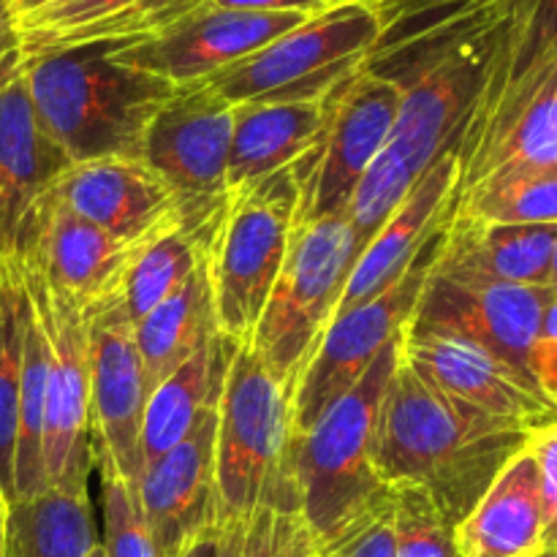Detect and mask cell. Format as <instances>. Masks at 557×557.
Here are the masks:
<instances>
[{
  "instance_id": "obj_34",
  "label": "cell",
  "mask_w": 557,
  "mask_h": 557,
  "mask_svg": "<svg viewBox=\"0 0 557 557\" xmlns=\"http://www.w3.org/2000/svg\"><path fill=\"white\" fill-rule=\"evenodd\" d=\"M223 522V557H310L313 533L299 511L253 509Z\"/></svg>"
},
{
  "instance_id": "obj_14",
  "label": "cell",
  "mask_w": 557,
  "mask_h": 557,
  "mask_svg": "<svg viewBox=\"0 0 557 557\" xmlns=\"http://www.w3.org/2000/svg\"><path fill=\"white\" fill-rule=\"evenodd\" d=\"M234 107L210 85L177 87L152 117L141 161L161 174L190 210H212L226 199Z\"/></svg>"
},
{
  "instance_id": "obj_7",
  "label": "cell",
  "mask_w": 557,
  "mask_h": 557,
  "mask_svg": "<svg viewBox=\"0 0 557 557\" xmlns=\"http://www.w3.org/2000/svg\"><path fill=\"white\" fill-rule=\"evenodd\" d=\"M299 205L297 172L283 169L226 194L210 245L218 335L250 346L286 259Z\"/></svg>"
},
{
  "instance_id": "obj_16",
  "label": "cell",
  "mask_w": 557,
  "mask_h": 557,
  "mask_svg": "<svg viewBox=\"0 0 557 557\" xmlns=\"http://www.w3.org/2000/svg\"><path fill=\"white\" fill-rule=\"evenodd\" d=\"M553 299L547 286L462 283L430 272L403 332L460 337L528 370L531 346Z\"/></svg>"
},
{
  "instance_id": "obj_51",
  "label": "cell",
  "mask_w": 557,
  "mask_h": 557,
  "mask_svg": "<svg viewBox=\"0 0 557 557\" xmlns=\"http://www.w3.org/2000/svg\"><path fill=\"white\" fill-rule=\"evenodd\" d=\"M539 557H557V553H555V549H549V553H544V555H539Z\"/></svg>"
},
{
  "instance_id": "obj_17",
  "label": "cell",
  "mask_w": 557,
  "mask_h": 557,
  "mask_svg": "<svg viewBox=\"0 0 557 557\" xmlns=\"http://www.w3.org/2000/svg\"><path fill=\"white\" fill-rule=\"evenodd\" d=\"M85 319L90 348V444L107 449L125 476L139 482L141 422L150 392L123 292L87 310Z\"/></svg>"
},
{
  "instance_id": "obj_30",
  "label": "cell",
  "mask_w": 557,
  "mask_h": 557,
  "mask_svg": "<svg viewBox=\"0 0 557 557\" xmlns=\"http://www.w3.org/2000/svg\"><path fill=\"white\" fill-rule=\"evenodd\" d=\"M27 297V294H25ZM47 335L38 324L27 299L25 341H22V379H20V428H16L14 493L16 500H27L47 490L44 479V413H47ZM14 500V504H16Z\"/></svg>"
},
{
  "instance_id": "obj_21",
  "label": "cell",
  "mask_w": 557,
  "mask_h": 557,
  "mask_svg": "<svg viewBox=\"0 0 557 557\" xmlns=\"http://www.w3.org/2000/svg\"><path fill=\"white\" fill-rule=\"evenodd\" d=\"M74 166L38 120L25 74L0 90V261H11L38 201Z\"/></svg>"
},
{
  "instance_id": "obj_40",
  "label": "cell",
  "mask_w": 557,
  "mask_h": 557,
  "mask_svg": "<svg viewBox=\"0 0 557 557\" xmlns=\"http://www.w3.org/2000/svg\"><path fill=\"white\" fill-rule=\"evenodd\" d=\"M525 446L536 460L547 547L557 553V419L542 424V428H533L528 433Z\"/></svg>"
},
{
  "instance_id": "obj_26",
  "label": "cell",
  "mask_w": 557,
  "mask_h": 557,
  "mask_svg": "<svg viewBox=\"0 0 557 557\" xmlns=\"http://www.w3.org/2000/svg\"><path fill=\"white\" fill-rule=\"evenodd\" d=\"M232 348L234 343L215 332L150 392L139 441L141 468L188 438L199 419L215 406Z\"/></svg>"
},
{
  "instance_id": "obj_45",
  "label": "cell",
  "mask_w": 557,
  "mask_h": 557,
  "mask_svg": "<svg viewBox=\"0 0 557 557\" xmlns=\"http://www.w3.org/2000/svg\"><path fill=\"white\" fill-rule=\"evenodd\" d=\"M5 528H9V504L0 490V557H5Z\"/></svg>"
},
{
  "instance_id": "obj_23",
  "label": "cell",
  "mask_w": 557,
  "mask_h": 557,
  "mask_svg": "<svg viewBox=\"0 0 557 557\" xmlns=\"http://www.w3.org/2000/svg\"><path fill=\"white\" fill-rule=\"evenodd\" d=\"M555 223H482L451 218L433 275L462 283L547 286Z\"/></svg>"
},
{
  "instance_id": "obj_15",
  "label": "cell",
  "mask_w": 557,
  "mask_h": 557,
  "mask_svg": "<svg viewBox=\"0 0 557 557\" xmlns=\"http://www.w3.org/2000/svg\"><path fill=\"white\" fill-rule=\"evenodd\" d=\"M315 14L302 11H237L201 3L147 41L114 52V60L161 76L172 85H199L250 58Z\"/></svg>"
},
{
  "instance_id": "obj_37",
  "label": "cell",
  "mask_w": 557,
  "mask_h": 557,
  "mask_svg": "<svg viewBox=\"0 0 557 557\" xmlns=\"http://www.w3.org/2000/svg\"><path fill=\"white\" fill-rule=\"evenodd\" d=\"M310 557H395V500L384 484L335 531L315 539Z\"/></svg>"
},
{
  "instance_id": "obj_2",
  "label": "cell",
  "mask_w": 557,
  "mask_h": 557,
  "mask_svg": "<svg viewBox=\"0 0 557 557\" xmlns=\"http://www.w3.org/2000/svg\"><path fill=\"white\" fill-rule=\"evenodd\" d=\"M528 433L525 424L446 395L400 357L381 417V482L419 484L457 528L525 446Z\"/></svg>"
},
{
  "instance_id": "obj_48",
  "label": "cell",
  "mask_w": 557,
  "mask_h": 557,
  "mask_svg": "<svg viewBox=\"0 0 557 557\" xmlns=\"http://www.w3.org/2000/svg\"><path fill=\"white\" fill-rule=\"evenodd\" d=\"M5 5H9V9L14 11V16H16V20H20V16H22V11H25V5H27V0H5Z\"/></svg>"
},
{
  "instance_id": "obj_50",
  "label": "cell",
  "mask_w": 557,
  "mask_h": 557,
  "mask_svg": "<svg viewBox=\"0 0 557 557\" xmlns=\"http://www.w3.org/2000/svg\"><path fill=\"white\" fill-rule=\"evenodd\" d=\"M326 5H343V3H357V0H324Z\"/></svg>"
},
{
  "instance_id": "obj_8",
  "label": "cell",
  "mask_w": 557,
  "mask_h": 557,
  "mask_svg": "<svg viewBox=\"0 0 557 557\" xmlns=\"http://www.w3.org/2000/svg\"><path fill=\"white\" fill-rule=\"evenodd\" d=\"M379 36L381 22L368 0L332 5L207 82L232 107L310 101L357 71Z\"/></svg>"
},
{
  "instance_id": "obj_39",
  "label": "cell",
  "mask_w": 557,
  "mask_h": 557,
  "mask_svg": "<svg viewBox=\"0 0 557 557\" xmlns=\"http://www.w3.org/2000/svg\"><path fill=\"white\" fill-rule=\"evenodd\" d=\"M141 3H147V0H52L44 9L16 20L20 22L25 60L58 41L65 33L76 30V27L92 25V22L107 20V16L120 14L125 9H136Z\"/></svg>"
},
{
  "instance_id": "obj_19",
  "label": "cell",
  "mask_w": 557,
  "mask_h": 557,
  "mask_svg": "<svg viewBox=\"0 0 557 557\" xmlns=\"http://www.w3.org/2000/svg\"><path fill=\"white\" fill-rule=\"evenodd\" d=\"M54 194L85 221L128 243L158 239L183 223L190 210L177 190L141 158H98L74 163ZM215 210V207H212Z\"/></svg>"
},
{
  "instance_id": "obj_1",
  "label": "cell",
  "mask_w": 557,
  "mask_h": 557,
  "mask_svg": "<svg viewBox=\"0 0 557 557\" xmlns=\"http://www.w3.org/2000/svg\"><path fill=\"white\" fill-rule=\"evenodd\" d=\"M515 5L419 33L364 58V69L400 87V107L386 145L348 207L362 248L413 185L441 158L460 150L509 36Z\"/></svg>"
},
{
  "instance_id": "obj_13",
  "label": "cell",
  "mask_w": 557,
  "mask_h": 557,
  "mask_svg": "<svg viewBox=\"0 0 557 557\" xmlns=\"http://www.w3.org/2000/svg\"><path fill=\"white\" fill-rule=\"evenodd\" d=\"M156 239L128 243L63 205L54 188L38 201L11 261L30 264L44 281L71 299L82 313L123 292L141 250Z\"/></svg>"
},
{
  "instance_id": "obj_31",
  "label": "cell",
  "mask_w": 557,
  "mask_h": 557,
  "mask_svg": "<svg viewBox=\"0 0 557 557\" xmlns=\"http://www.w3.org/2000/svg\"><path fill=\"white\" fill-rule=\"evenodd\" d=\"M27 297L20 272L11 261H3L0 283V490L5 504H14V460L16 428H20V379H22V341H25Z\"/></svg>"
},
{
  "instance_id": "obj_25",
  "label": "cell",
  "mask_w": 557,
  "mask_h": 557,
  "mask_svg": "<svg viewBox=\"0 0 557 557\" xmlns=\"http://www.w3.org/2000/svg\"><path fill=\"white\" fill-rule=\"evenodd\" d=\"M330 92L310 101L237 103L226 194L305 161L326 125Z\"/></svg>"
},
{
  "instance_id": "obj_52",
  "label": "cell",
  "mask_w": 557,
  "mask_h": 557,
  "mask_svg": "<svg viewBox=\"0 0 557 557\" xmlns=\"http://www.w3.org/2000/svg\"><path fill=\"white\" fill-rule=\"evenodd\" d=\"M0 283H3V261H0Z\"/></svg>"
},
{
  "instance_id": "obj_22",
  "label": "cell",
  "mask_w": 557,
  "mask_h": 557,
  "mask_svg": "<svg viewBox=\"0 0 557 557\" xmlns=\"http://www.w3.org/2000/svg\"><path fill=\"white\" fill-rule=\"evenodd\" d=\"M457 177H460L457 152H449L413 185L411 194L400 201L389 221L359 253L337 313L373 299L411 267L419 250L455 212Z\"/></svg>"
},
{
  "instance_id": "obj_38",
  "label": "cell",
  "mask_w": 557,
  "mask_h": 557,
  "mask_svg": "<svg viewBox=\"0 0 557 557\" xmlns=\"http://www.w3.org/2000/svg\"><path fill=\"white\" fill-rule=\"evenodd\" d=\"M368 3L373 5L381 22V36L373 49H384L419 33L462 22L484 11L504 9L515 0H368Z\"/></svg>"
},
{
  "instance_id": "obj_33",
  "label": "cell",
  "mask_w": 557,
  "mask_h": 557,
  "mask_svg": "<svg viewBox=\"0 0 557 557\" xmlns=\"http://www.w3.org/2000/svg\"><path fill=\"white\" fill-rule=\"evenodd\" d=\"M92 468L101 476L103 553L107 557H158L134 479L125 476L123 468L101 446H92Z\"/></svg>"
},
{
  "instance_id": "obj_44",
  "label": "cell",
  "mask_w": 557,
  "mask_h": 557,
  "mask_svg": "<svg viewBox=\"0 0 557 557\" xmlns=\"http://www.w3.org/2000/svg\"><path fill=\"white\" fill-rule=\"evenodd\" d=\"M180 557H223V522L218 520L196 533Z\"/></svg>"
},
{
  "instance_id": "obj_11",
  "label": "cell",
  "mask_w": 557,
  "mask_h": 557,
  "mask_svg": "<svg viewBox=\"0 0 557 557\" xmlns=\"http://www.w3.org/2000/svg\"><path fill=\"white\" fill-rule=\"evenodd\" d=\"M449 221L430 237V243L419 250L411 267L395 283H389L384 292L375 294L368 302L341 310L332 319L313 362L308 364L297 392H294L297 433H305L337 397L346 395L368 373L375 357L395 337L403 335L413 308H417L424 281L433 272L435 256H438L441 243H444Z\"/></svg>"
},
{
  "instance_id": "obj_28",
  "label": "cell",
  "mask_w": 557,
  "mask_h": 557,
  "mask_svg": "<svg viewBox=\"0 0 557 557\" xmlns=\"http://www.w3.org/2000/svg\"><path fill=\"white\" fill-rule=\"evenodd\" d=\"M98 544L87 484H60L9 506L5 557H90Z\"/></svg>"
},
{
  "instance_id": "obj_36",
  "label": "cell",
  "mask_w": 557,
  "mask_h": 557,
  "mask_svg": "<svg viewBox=\"0 0 557 557\" xmlns=\"http://www.w3.org/2000/svg\"><path fill=\"white\" fill-rule=\"evenodd\" d=\"M557 52V0H517L500 58L487 87H504Z\"/></svg>"
},
{
  "instance_id": "obj_5",
  "label": "cell",
  "mask_w": 557,
  "mask_h": 557,
  "mask_svg": "<svg viewBox=\"0 0 557 557\" xmlns=\"http://www.w3.org/2000/svg\"><path fill=\"white\" fill-rule=\"evenodd\" d=\"M359 253L362 245L348 215L294 223L286 259L250 341L292 397L337 315Z\"/></svg>"
},
{
  "instance_id": "obj_43",
  "label": "cell",
  "mask_w": 557,
  "mask_h": 557,
  "mask_svg": "<svg viewBox=\"0 0 557 557\" xmlns=\"http://www.w3.org/2000/svg\"><path fill=\"white\" fill-rule=\"evenodd\" d=\"M215 9H237V11H302V14H321L332 9L324 0H205Z\"/></svg>"
},
{
  "instance_id": "obj_3",
  "label": "cell",
  "mask_w": 557,
  "mask_h": 557,
  "mask_svg": "<svg viewBox=\"0 0 557 557\" xmlns=\"http://www.w3.org/2000/svg\"><path fill=\"white\" fill-rule=\"evenodd\" d=\"M123 44H87L25 60L38 120L74 163L141 158L152 117L177 85L114 60Z\"/></svg>"
},
{
  "instance_id": "obj_10",
  "label": "cell",
  "mask_w": 557,
  "mask_h": 557,
  "mask_svg": "<svg viewBox=\"0 0 557 557\" xmlns=\"http://www.w3.org/2000/svg\"><path fill=\"white\" fill-rule=\"evenodd\" d=\"M400 107V87L364 65L337 82L319 145L294 166L299 205L294 223L348 215L359 183L386 145Z\"/></svg>"
},
{
  "instance_id": "obj_24",
  "label": "cell",
  "mask_w": 557,
  "mask_h": 557,
  "mask_svg": "<svg viewBox=\"0 0 557 557\" xmlns=\"http://www.w3.org/2000/svg\"><path fill=\"white\" fill-rule=\"evenodd\" d=\"M460 557H539L549 553L544 533L536 460L522 446L466 520L455 528Z\"/></svg>"
},
{
  "instance_id": "obj_6",
  "label": "cell",
  "mask_w": 557,
  "mask_h": 557,
  "mask_svg": "<svg viewBox=\"0 0 557 557\" xmlns=\"http://www.w3.org/2000/svg\"><path fill=\"white\" fill-rule=\"evenodd\" d=\"M400 341L403 335L395 337L346 395L337 397L305 433H297L302 517L313 542L335 531L384 487L379 435L386 392L400 359Z\"/></svg>"
},
{
  "instance_id": "obj_42",
  "label": "cell",
  "mask_w": 557,
  "mask_h": 557,
  "mask_svg": "<svg viewBox=\"0 0 557 557\" xmlns=\"http://www.w3.org/2000/svg\"><path fill=\"white\" fill-rule=\"evenodd\" d=\"M25 74V52H22V33L14 11L0 0V90L14 85Z\"/></svg>"
},
{
  "instance_id": "obj_41",
  "label": "cell",
  "mask_w": 557,
  "mask_h": 557,
  "mask_svg": "<svg viewBox=\"0 0 557 557\" xmlns=\"http://www.w3.org/2000/svg\"><path fill=\"white\" fill-rule=\"evenodd\" d=\"M528 370L542 386L547 400L557 408V297L544 310L542 326L531 346V357H528Z\"/></svg>"
},
{
  "instance_id": "obj_20",
  "label": "cell",
  "mask_w": 557,
  "mask_h": 557,
  "mask_svg": "<svg viewBox=\"0 0 557 557\" xmlns=\"http://www.w3.org/2000/svg\"><path fill=\"white\" fill-rule=\"evenodd\" d=\"M215 435L218 403L199 419L188 438L141 468L136 493L158 557H180L196 533L221 520Z\"/></svg>"
},
{
  "instance_id": "obj_49",
  "label": "cell",
  "mask_w": 557,
  "mask_h": 557,
  "mask_svg": "<svg viewBox=\"0 0 557 557\" xmlns=\"http://www.w3.org/2000/svg\"><path fill=\"white\" fill-rule=\"evenodd\" d=\"M90 557H107V553H103V544L98 542L96 547H92V553H90Z\"/></svg>"
},
{
  "instance_id": "obj_47",
  "label": "cell",
  "mask_w": 557,
  "mask_h": 557,
  "mask_svg": "<svg viewBox=\"0 0 557 557\" xmlns=\"http://www.w3.org/2000/svg\"><path fill=\"white\" fill-rule=\"evenodd\" d=\"M47 3H52V0H27V5H25V11H22V16H27V14H33V11H38V9H44V5ZM20 16V20H22Z\"/></svg>"
},
{
  "instance_id": "obj_4",
  "label": "cell",
  "mask_w": 557,
  "mask_h": 557,
  "mask_svg": "<svg viewBox=\"0 0 557 557\" xmlns=\"http://www.w3.org/2000/svg\"><path fill=\"white\" fill-rule=\"evenodd\" d=\"M215 484L221 520L253 509L299 511L294 397L250 346H234L218 397Z\"/></svg>"
},
{
  "instance_id": "obj_35",
  "label": "cell",
  "mask_w": 557,
  "mask_h": 557,
  "mask_svg": "<svg viewBox=\"0 0 557 557\" xmlns=\"http://www.w3.org/2000/svg\"><path fill=\"white\" fill-rule=\"evenodd\" d=\"M389 487L395 500V557H460L455 525L428 490L413 482Z\"/></svg>"
},
{
  "instance_id": "obj_29",
  "label": "cell",
  "mask_w": 557,
  "mask_h": 557,
  "mask_svg": "<svg viewBox=\"0 0 557 557\" xmlns=\"http://www.w3.org/2000/svg\"><path fill=\"white\" fill-rule=\"evenodd\" d=\"M221 210L223 205H218L215 210L190 212L183 218V223L169 228L166 234H161L156 243L141 250L123 283V305L134 326L169 294L177 292L194 275L196 267L205 261V256L210 253Z\"/></svg>"
},
{
  "instance_id": "obj_18",
  "label": "cell",
  "mask_w": 557,
  "mask_h": 557,
  "mask_svg": "<svg viewBox=\"0 0 557 557\" xmlns=\"http://www.w3.org/2000/svg\"><path fill=\"white\" fill-rule=\"evenodd\" d=\"M400 357L424 381L479 411L531 430L557 419V408L528 370L476 343L433 332H403Z\"/></svg>"
},
{
  "instance_id": "obj_27",
  "label": "cell",
  "mask_w": 557,
  "mask_h": 557,
  "mask_svg": "<svg viewBox=\"0 0 557 557\" xmlns=\"http://www.w3.org/2000/svg\"><path fill=\"white\" fill-rule=\"evenodd\" d=\"M136 346L145 364L147 392L156 389L166 375H172L207 337L218 332L215 308H212L210 253L205 256L194 275L161 305L150 310L134 326Z\"/></svg>"
},
{
  "instance_id": "obj_12",
  "label": "cell",
  "mask_w": 557,
  "mask_h": 557,
  "mask_svg": "<svg viewBox=\"0 0 557 557\" xmlns=\"http://www.w3.org/2000/svg\"><path fill=\"white\" fill-rule=\"evenodd\" d=\"M457 194L517 172L557 169V52L504 87H484L457 150Z\"/></svg>"
},
{
  "instance_id": "obj_32",
  "label": "cell",
  "mask_w": 557,
  "mask_h": 557,
  "mask_svg": "<svg viewBox=\"0 0 557 557\" xmlns=\"http://www.w3.org/2000/svg\"><path fill=\"white\" fill-rule=\"evenodd\" d=\"M451 218L482 223H555L557 169L517 172L455 196Z\"/></svg>"
},
{
  "instance_id": "obj_9",
  "label": "cell",
  "mask_w": 557,
  "mask_h": 557,
  "mask_svg": "<svg viewBox=\"0 0 557 557\" xmlns=\"http://www.w3.org/2000/svg\"><path fill=\"white\" fill-rule=\"evenodd\" d=\"M47 335V413H44V479L47 487L87 484L92 471L90 348L87 319L65 294L49 286L30 264L11 261Z\"/></svg>"
},
{
  "instance_id": "obj_46",
  "label": "cell",
  "mask_w": 557,
  "mask_h": 557,
  "mask_svg": "<svg viewBox=\"0 0 557 557\" xmlns=\"http://www.w3.org/2000/svg\"><path fill=\"white\" fill-rule=\"evenodd\" d=\"M547 288L557 297V239H555V250H553V264H549V277H547Z\"/></svg>"
}]
</instances>
